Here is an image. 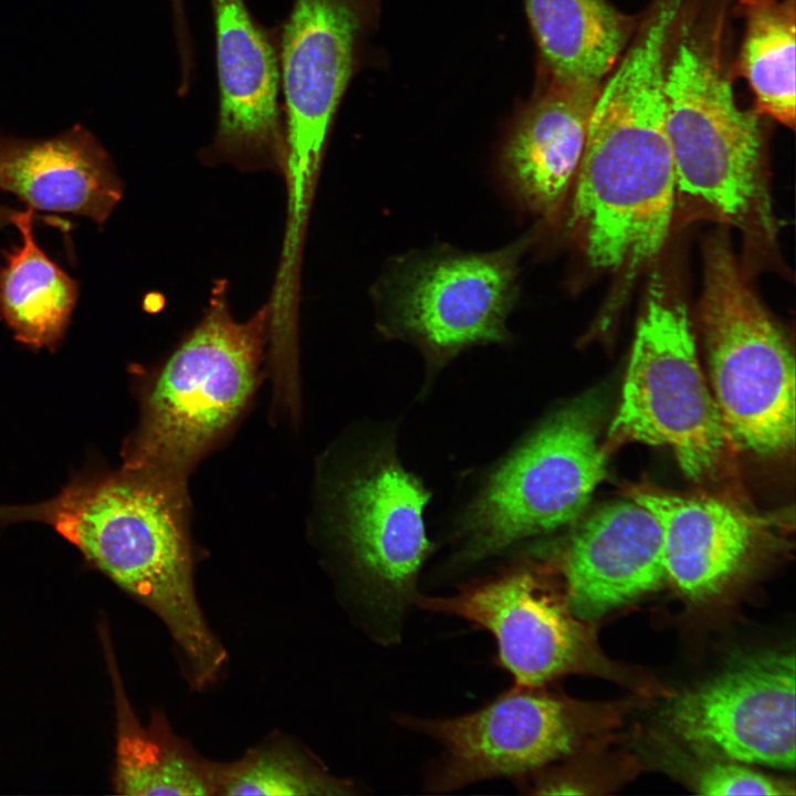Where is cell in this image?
I'll use <instances>...</instances> for the list:
<instances>
[{
	"instance_id": "cell-12",
	"label": "cell",
	"mask_w": 796,
	"mask_h": 796,
	"mask_svg": "<svg viewBox=\"0 0 796 796\" xmlns=\"http://www.w3.org/2000/svg\"><path fill=\"white\" fill-rule=\"evenodd\" d=\"M394 719L440 746L425 779V789L431 793L495 778L515 783L573 753L584 733L582 709L541 688L511 687L461 715L396 713Z\"/></svg>"
},
{
	"instance_id": "cell-2",
	"label": "cell",
	"mask_w": 796,
	"mask_h": 796,
	"mask_svg": "<svg viewBox=\"0 0 796 796\" xmlns=\"http://www.w3.org/2000/svg\"><path fill=\"white\" fill-rule=\"evenodd\" d=\"M186 485L145 470L77 478L55 498L0 506V522L50 524L85 558L163 620L192 688L214 682L227 659L200 608Z\"/></svg>"
},
{
	"instance_id": "cell-9",
	"label": "cell",
	"mask_w": 796,
	"mask_h": 796,
	"mask_svg": "<svg viewBox=\"0 0 796 796\" xmlns=\"http://www.w3.org/2000/svg\"><path fill=\"white\" fill-rule=\"evenodd\" d=\"M532 232L485 253L409 255L379 284L381 329L416 345L433 377L461 352L506 343L519 295L520 260Z\"/></svg>"
},
{
	"instance_id": "cell-25",
	"label": "cell",
	"mask_w": 796,
	"mask_h": 796,
	"mask_svg": "<svg viewBox=\"0 0 796 796\" xmlns=\"http://www.w3.org/2000/svg\"><path fill=\"white\" fill-rule=\"evenodd\" d=\"M18 210L0 206V227L13 224L14 216Z\"/></svg>"
},
{
	"instance_id": "cell-13",
	"label": "cell",
	"mask_w": 796,
	"mask_h": 796,
	"mask_svg": "<svg viewBox=\"0 0 796 796\" xmlns=\"http://www.w3.org/2000/svg\"><path fill=\"white\" fill-rule=\"evenodd\" d=\"M795 654L742 653L666 710L670 729L690 746L726 761L795 768Z\"/></svg>"
},
{
	"instance_id": "cell-6",
	"label": "cell",
	"mask_w": 796,
	"mask_h": 796,
	"mask_svg": "<svg viewBox=\"0 0 796 796\" xmlns=\"http://www.w3.org/2000/svg\"><path fill=\"white\" fill-rule=\"evenodd\" d=\"M609 442L669 447L685 475L741 502L736 446L700 367L685 304L659 276L649 282Z\"/></svg>"
},
{
	"instance_id": "cell-21",
	"label": "cell",
	"mask_w": 796,
	"mask_h": 796,
	"mask_svg": "<svg viewBox=\"0 0 796 796\" xmlns=\"http://www.w3.org/2000/svg\"><path fill=\"white\" fill-rule=\"evenodd\" d=\"M13 224L22 242L0 266V315L19 342L53 349L71 322L78 286L36 243L31 208L18 210Z\"/></svg>"
},
{
	"instance_id": "cell-24",
	"label": "cell",
	"mask_w": 796,
	"mask_h": 796,
	"mask_svg": "<svg viewBox=\"0 0 796 796\" xmlns=\"http://www.w3.org/2000/svg\"><path fill=\"white\" fill-rule=\"evenodd\" d=\"M695 787L709 796L794 794L786 784L726 760L704 766L696 775Z\"/></svg>"
},
{
	"instance_id": "cell-15",
	"label": "cell",
	"mask_w": 796,
	"mask_h": 796,
	"mask_svg": "<svg viewBox=\"0 0 796 796\" xmlns=\"http://www.w3.org/2000/svg\"><path fill=\"white\" fill-rule=\"evenodd\" d=\"M561 566L573 614L601 617L668 578L661 525L632 499L606 505L573 534Z\"/></svg>"
},
{
	"instance_id": "cell-19",
	"label": "cell",
	"mask_w": 796,
	"mask_h": 796,
	"mask_svg": "<svg viewBox=\"0 0 796 796\" xmlns=\"http://www.w3.org/2000/svg\"><path fill=\"white\" fill-rule=\"evenodd\" d=\"M540 72L563 83L600 87L639 22L609 0H523Z\"/></svg>"
},
{
	"instance_id": "cell-14",
	"label": "cell",
	"mask_w": 796,
	"mask_h": 796,
	"mask_svg": "<svg viewBox=\"0 0 796 796\" xmlns=\"http://www.w3.org/2000/svg\"><path fill=\"white\" fill-rule=\"evenodd\" d=\"M218 77L217 129L207 153L240 166L284 164L276 28H264L244 0H210Z\"/></svg>"
},
{
	"instance_id": "cell-7",
	"label": "cell",
	"mask_w": 796,
	"mask_h": 796,
	"mask_svg": "<svg viewBox=\"0 0 796 796\" xmlns=\"http://www.w3.org/2000/svg\"><path fill=\"white\" fill-rule=\"evenodd\" d=\"M599 406L576 399L500 460L454 523V561L482 562L576 520L606 475Z\"/></svg>"
},
{
	"instance_id": "cell-11",
	"label": "cell",
	"mask_w": 796,
	"mask_h": 796,
	"mask_svg": "<svg viewBox=\"0 0 796 796\" xmlns=\"http://www.w3.org/2000/svg\"><path fill=\"white\" fill-rule=\"evenodd\" d=\"M553 570L531 556H517L448 596L419 595L420 609L457 617L491 633L496 664L515 688H542L593 668V638L568 605Z\"/></svg>"
},
{
	"instance_id": "cell-8",
	"label": "cell",
	"mask_w": 796,
	"mask_h": 796,
	"mask_svg": "<svg viewBox=\"0 0 796 796\" xmlns=\"http://www.w3.org/2000/svg\"><path fill=\"white\" fill-rule=\"evenodd\" d=\"M700 321L711 390L736 448L765 457L788 451L795 441L793 352L722 235L704 250Z\"/></svg>"
},
{
	"instance_id": "cell-20",
	"label": "cell",
	"mask_w": 796,
	"mask_h": 796,
	"mask_svg": "<svg viewBox=\"0 0 796 796\" xmlns=\"http://www.w3.org/2000/svg\"><path fill=\"white\" fill-rule=\"evenodd\" d=\"M107 654L116 706V793L132 796L219 795L230 763L200 757L171 731L158 712L148 726L140 724L128 702L113 656Z\"/></svg>"
},
{
	"instance_id": "cell-22",
	"label": "cell",
	"mask_w": 796,
	"mask_h": 796,
	"mask_svg": "<svg viewBox=\"0 0 796 796\" xmlns=\"http://www.w3.org/2000/svg\"><path fill=\"white\" fill-rule=\"evenodd\" d=\"M744 32L733 76L743 77L755 111L795 127V0H737Z\"/></svg>"
},
{
	"instance_id": "cell-26",
	"label": "cell",
	"mask_w": 796,
	"mask_h": 796,
	"mask_svg": "<svg viewBox=\"0 0 796 796\" xmlns=\"http://www.w3.org/2000/svg\"><path fill=\"white\" fill-rule=\"evenodd\" d=\"M170 6L175 11L182 10L185 8V0H170Z\"/></svg>"
},
{
	"instance_id": "cell-10",
	"label": "cell",
	"mask_w": 796,
	"mask_h": 796,
	"mask_svg": "<svg viewBox=\"0 0 796 796\" xmlns=\"http://www.w3.org/2000/svg\"><path fill=\"white\" fill-rule=\"evenodd\" d=\"M378 0H293L276 28L290 212H306Z\"/></svg>"
},
{
	"instance_id": "cell-16",
	"label": "cell",
	"mask_w": 796,
	"mask_h": 796,
	"mask_svg": "<svg viewBox=\"0 0 796 796\" xmlns=\"http://www.w3.org/2000/svg\"><path fill=\"white\" fill-rule=\"evenodd\" d=\"M630 496L659 521L667 577L689 599L721 594L752 566L767 521L746 511L742 502L650 486H636Z\"/></svg>"
},
{
	"instance_id": "cell-1",
	"label": "cell",
	"mask_w": 796,
	"mask_h": 796,
	"mask_svg": "<svg viewBox=\"0 0 796 796\" xmlns=\"http://www.w3.org/2000/svg\"><path fill=\"white\" fill-rule=\"evenodd\" d=\"M677 9L650 2L604 80L572 187L566 228L593 268L628 281L672 226L677 181L666 127L664 65Z\"/></svg>"
},
{
	"instance_id": "cell-18",
	"label": "cell",
	"mask_w": 796,
	"mask_h": 796,
	"mask_svg": "<svg viewBox=\"0 0 796 796\" xmlns=\"http://www.w3.org/2000/svg\"><path fill=\"white\" fill-rule=\"evenodd\" d=\"M0 190L28 208L72 213L104 223L123 182L96 137L76 125L44 139L0 136Z\"/></svg>"
},
{
	"instance_id": "cell-3",
	"label": "cell",
	"mask_w": 796,
	"mask_h": 796,
	"mask_svg": "<svg viewBox=\"0 0 796 796\" xmlns=\"http://www.w3.org/2000/svg\"><path fill=\"white\" fill-rule=\"evenodd\" d=\"M732 0H685L666 55V127L677 192L772 243L776 221L764 165L760 114L735 100L729 63Z\"/></svg>"
},
{
	"instance_id": "cell-4",
	"label": "cell",
	"mask_w": 796,
	"mask_h": 796,
	"mask_svg": "<svg viewBox=\"0 0 796 796\" xmlns=\"http://www.w3.org/2000/svg\"><path fill=\"white\" fill-rule=\"evenodd\" d=\"M216 292L199 324L145 380L140 420L125 443L123 467L186 485L253 396L271 310L239 322L222 286Z\"/></svg>"
},
{
	"instance_id": "cell-23",
	"label": "cell",
	"mask_w": 796,
	"mask_h": 796,
	"mask_svg": "<svg viewBox=\"0 0 796 796\" xmlns=\"http://www.w3.org/2000/svg\"><path fill=\"white\" fill-rule=\"evenodd\" d=\"M359 786L336 777L284 740H272L231 762L219 795H353Z\"/></svg>"
},
{
	"instance_id": "cell-5",
	"label": "cell",
	"mask_w": 796,
	"mask_h": 796,
	"mask_svg": "<svg viewBox=\"0 0 796 796\" xmlns=\"http://www.w3.org/2000/svg\"><path fill=\"white\" fill-rule=\"evenodd\" d=\"M429 498L389 430L362 441L326 483L329 534L369 615L368 630L385 646L401 638L433 552L423 520Z\"/></svg>"
},
{
	"instance_id": "cell-17",
	"label": "cell",
	"mask_w": 796,
	"mask_h": 796,
	"mask_svg": "<svg viewBox=\"0 0 796 796\" xmlns=\"http://www.w3.org/2000/svg\"><path fill=\"white\" fill-rule=\"evenodd\" d=\"M600 87L563 83L538 72L531 100L517 114L501 151V168L516 199L547 222L570 193Z\"/></svg>"
}]
</instances>
